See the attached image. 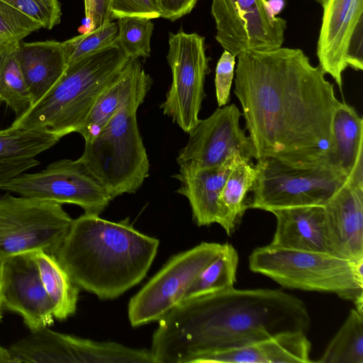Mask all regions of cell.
Wrapping results in <instances>:
<instances>
[{
    "mask_svg": "<svg viewBox=\"0 0 363 363\" xmlns=\"http://www.w3.org/2000/svg\"><path fill=\"white\" fill-rule=\"evenodd\" d=\"M2 303H1V262H0V320L2 318Z\"/></svg>",
    "mask_w": 363,
    "mask_h": 363,
    "instance_id": "cell-42",
    "label": "cell"
},
{
    "mask_svg": "<svg viewBox=\"0 0 363 363\" xmlns=\"http://www.w3.org/2000/svg\"><path fill=\"white\" fill-rule=\"evenodd\" d=\"M223 244L201 242L172 257L128 303V319L137 327L159 320L180 303L201 272L220 253Z\"/></svg>",
    "mask_w": 363,
    "mask_h": 363,
    "instance_id": "cell-9",
    "label": "cell"
},
{
    "mask_svg": "<svg viewBox=\"0 0 363 363\" xmlns=\"http://www.w3.org/2000/svg\"><path fill=\"white\" fill-rule=\"evenodd\" d=\"M252 160L242 157L230 171L218 201L217 223L228 235H233L241 223L247 208V194L256 179Z\"/></svg>",
    "mask_w": 363,
    "mask_h": 363,
    "instance_id": "cell-24",
    "label": "cell"
},
{
    "mask_svg": "<svg viewBox=\"0 0 363 363\" xmlns=\"http://www.w3.org/2000/svg\"><path fill=\"white\" fill-rule=\"evenodd\" d=\"M242 116L233 104L218 107L209 117L200 119L179 152L177 162L179 167H216L235 154L256 160L252 143L240 125Z\"/></svg>",
    "mask_w": 363,
    "mask_h": 363,
    "instance_id": "cell-15",
    "label": "cell"
},
{
    "mask_svg": "<svg viewBox=\"0 0 363 363\" xmlns=\"http://www.w3.org/2000/svg\"><path fill=\"white\" fill-rule=\"evenodd\" d=\"M72 222L61 203L9 194L0 196V262L37 250L56 255Z\"/></svg>",
    "mask_w": 363,
    "mask_h": 363,
    "instance_id": "cell-8",
    "label": "cell"
},
{
    "mask_svg": "<svg viewBox=\"0 0 363 363\" xmlns=\"http://www.w3.org/2000/svg\"><path fill=\"white\" fill-rule=\"evenodd\" d=\"M84 2L85 16L90 23L92 18L94 0H84Z\"/></svg>",
    "mask_w": 363,
    "mask_h": 363,
    "instance_id": "cell-41",
    "label": "cell"
},
{
    "mask_svg": "<svg viewBox=\"0 0 363 363\" xmlns=\"http://www.w3.org/2000/svg\"><path fill=\"white\" fill-rule=\"evenodd\" d=\"M211 15L217 42L235 57L284 43L286 21L272 14L267 0H212Z\"/></svg>",
    "mask_w": 363,
    "mask_h": 363,
    "instance_id": "cell-13",
    "label": "cell"
},
{
    "mask_svg": "<svg viewBox=\"0 0 363 363\" xmlns=\"http://www.w3.org/2000/svg\"><path fill=\"white\" fill-rule=\"evenodd\" d=\"M39 164L35 158L0 162V187L9 179Z\"/></svg>",
    "mask_w": 363,
    "mask_h": 363,
    "instance_id": "cell-37",
    "label": "cell"
},
{
    "mask_svg": "<svg viewBox=\"0 0 363 363\" xmlns=\"http://www.w3.org/2000/svg\"><path fill=\"white\" fill-rule=\"evenodd\" d=\"M267 4L272 14L277 16L284 9L285 0H267Z\"/></svg>",
    "mask_w": 363,
    "mask_h": 363,
    "instance_id": "cell-39",
    "label": "cell"
},
{
    "mask_svg": "<svg viewBox=\"0 0 363 363\" xmlns=\"http://www.w3.org/2000/svg\"><path fill=\"white\" fill-rule=\"evenodd\" d=\"M150 352L155 363H192L213 350L310 328L305 303L281 289L233 287L182 301L161 319Z\"/></svg>",
    "mask_w": 363,
    "mask_h": 363,
    "instance_id": "cell-2",
    "label": "cell"
},
{
    "mask_svg": "<svg viewBox=\"0 0 363 363\" xmlns=\"http://www.w3.org/2000/svg\"><path fill=\"white\" fill-rule=\"evenodd\" d=\"M0 262L2 307L20 315L30 331L52 325L55 319L52 306L34 252L13 255Z\"/></svg>",
    "mask_w": 363,
    "mask_h": 363,
    "instance_id": "cell-16",
    "label": "cell"
},
{
    "mask_svg": "<svg viewBox=\"0 0 363 363\" xmlns=\"http://www.w3.org/2000/svg\"><path fill=\"white\" fill-rule=\"evenodd\" d=\"M15 363H154L150 350L53 331H30L9 348Z\"/></svg>",
    "mask_w": 363,
    "mask_h": 363,
    "instance_id": "cell-11",
    "label": "cell"
},
{
    "mask_svg": "<svg viewBox=\"0 0 363 363\" xmlns=\"http://www.w3.org/2000/svg\"><path fill=\"white\" fill-rule=\"evenodd\" d=\"M242 157L235 154L222 164L212 167L180 166L173 175L180 183L177 191L188 199L198 226L217 223L222 189L230 171Z\"/></svg>",
    "mask_w": 363,
    "mask_h": 363,
    "instance_id": "cell-20",
    "label": "cell"
},
{
    "mask_svg": "<svg viewBox=\"0 0 363 363\" xmlns=\"http://www.w3.org/2000/svg\"><path fill=\"white\" fill-rule=\"evenodd\" d=\"M311 343L303 331H287L247 345L217 350L192 363H308Z\"/></svg>",
    "mask_w": 363,
    "mask_h": 363,
    "instance_id": "cell-18",
    "label": "cell"
},
{
    "mask_svg": "<svg viewBox=\"0 0 363 363\" xmlns=\"http://www.w3.org/2000/svg\"><path fill=\"white\" fill-rule=\"evenodd\" d=\"M152 79L139 59H130L116 79L97 99L77 133L87 141L121 109L130 106H140L150 89Z\"/></svg>",
    "mask_w": 363,
    "mask_h": 363,
    "instance_id": "cell-19",
    "label": "cell"
},
{
    "mask_svg": "<svg viewBox=\"0 0 363 363\" xmlns=\"http://www.w3.org/2000/svg\"><path fill=\"white\" fill-rule=\"evenodd\" d=\"M249 208L272 210L324 206L347 177L333 165L297 167L274 158L257 160Z\"/></svg>",
    "mask_w": 363,
    "mask_h": 363,
    "instance_id": "cell-7",
    "label": "cell"
},
{
    "mask_svg": "<svg viewBox=\"0 0 363 363\" xmlns=\"http://www.w3.org/2000/svg\"><path fill=\"white\" fill-rule=\"evenodd\" d=\"M40 276L52 306L54 318L63 320L77 310L80 289L72 281L55 255L34 252Z\"/></svg>",
    "mask_w": 363,
    "mask_h": 363,
    "instance_id": "cell-25",
    "label": "cell"
},
{
    "mask_svg": "<svg viewBox=\"0 0 363 363\" xmlns=\"http://www.w3.org/2000/svg\"><path fill=\"white\" fill-rule=\"evenodd\" d=\"M117 22L109 21L93 30L64 41L67 67L84 57L118 46Z\"/></svg>",
    "mask_w": 363,
    "mask_h": 363,
    "instance_id": "cell-30",
    "label": "cell"
},
{
    "mask_svg": "<svg viewBox=\"0 0 363 363\" xmlns=\"http://www.w3.org/2000/svg\"><path fill=\"white\" fill-rule=\"evenodd\" d=\"M128 106L117 112L91 139L78 159L111 197L135 193L149 176L150 163L136 112Z\"/></svg>",
    "mask_w": 363,
    "mask_h": 363,
    "instance_id": "cell-6",
    "label": "cell"
},
{
    "mask_svg": "<svg viewBox=\"0 0 363 363\" xmlns=\"http://www.w3.org/2000/svg\"><path fill=\"white\" fill-rule=\"evenodd\" d=\"M235 65V56L224 50L217 62L215 75L216 96L219 107L227 105L230 101Z\"/></svg>",
    "mask_w": 363,
    "mask_h": 363,
    "instance_id": "cell-35",
    "label": "cell"
},
{
    "mask_svg": "<svg viewBox=\"0 0 363 363\" xmlns=\"http://www.w3.org/2000/svg\"><path fill=\"white\" fill-rule=\"evenodd\" d=\"M41 28L39 23L0 0V48L20 42Z\"/></svg>",
    "mask_w": 363,
    "mask_h": 363,
    "instance_id": "cell-32",
    "label": "cell"
},
{
    "mask_svg": "<svg viewBox=\"0 0 363 363\" xmlns=\"http://www.w3.org/2000/svg\"><path fill=\"white\" fill-rule=\"evenodd\" d=\"M167 62L172 80L164 101L163 113L189 133L200 120L199 113L206 96L204 82L209 72L205 39L180 30L170 33Z\"/></svg>",
    "mask_w": 363,
    "mask_h": 363,
    "instance_id": "cell-10",
    "label": "cell"
},
{
    "mask_svg": "<svg viewBox=\"0 0 363 363\" xmlns=\"http://www.w3.org/2000/svg\"><path fill=\"white\" fill-rule=\"evenodd\" d=\"M16 56L33 105L55 86L67 69L64 42L21 40L18 43Z\"/></svg>",
    "mask_w": 363,
    "mask_h": 363,
    "instance_id": "cell-22",
    "label": "cell"
},
{
    "mask_svg": "<svg viewBox=\"0 0 363 363\" xmlns=\"http://www.w3.org/2000/svg\"><path fill=\"white\" fill-rule=\"evenodd\" d=\"M33 20L43 28L51 30L61 21L62 10L59 0H2Z\"/></svg>",
    "mask_w": 363,
    "mask_h": 363,
    "instance_id": "cell-33",
    "label": "cell"
},
{
    "mask_svg": "<svg viewBox=\"0 0 363 363\" xmlns=\"http://www.w3.org/2000/svg\"><path fill=\"white\" fill-rule=\"evenodd\" d=\"M161 18L174 21L189 13L198 0H159Z\"/></svg>",
    "mask_w": 363,
    "mask_h": 363,
    "instance_id": "cell-36",
    "label": "cell"
},
{
    "mask_svg": "<svg viewBox=\"0 0 363 363\" xmlns=\"http://www.w3.org/2000/svg\"><path fill=\"white\" fill-rule=\"evenodd\" d=\"M238 263L236 249L230 243H223L219 255L201 272L183 300L234 286Z\"/></svg>",
    "mask_w": 363,
    "mask_h": 363,
    "instance_id": "cell-29",
    "label": "cell"
},
{
    "mask_svg": "<svg viewBox=\"0 0 363 363\" xmlns=\"http://www.w3.org/2000/svg\"><path fill=\"white\" fill-rule=\"evenodd\" d=\"M250 269L284 288L335 294L352 301L363 315V259L354 262L330 253L280 249L269 245L255 248Z\"/></svg>",
    "mask_w": 363,
    "mask_h": 363,
    "instance_id": "cell-5",
    "label": "cell"
},
{
    "mask_svg": "<svg viewBox=\"0 0 363 363\" xmlns=\"http://www.w3.org/2000/svg\"><path fill=\"white\" fill-rule=\"evenodd\" d=\"M19 42L0 48V105L4 103L18 118L33 106L16 52Z\"/></svg>",
    "mask_w": 363,
    "mask_h": 363,
    "instance_id": "cell-26",
    "label": "cell"
},
{
    "mask_svg": "<svg viewBox=\"0 0 363 363\" xmlns=\"http://www.w3.org/2000/svg\"><path fill=\"white\" fill-rule=\"evenodd\" d=\"M0 363H15L9 349L0 346Z\"/></svg>",
    "mask_w": 363,
    "mask_h": 363,
    "instance_id": "cell-40",
    "label": "cell"
},
{
    "mask_svg": "<svg viewBox=\"0 0 363 363\" xmlns=\"http://www.w3.org/2000/svg\"><path fill=\"white\" fill-rule=\"evenodd\" d=\"M332 141L338 169L348 180L363 183V118L345 102H340L335 111Z\"/></svg>",
    "mask_w": 363,
    "mask_h": 363,
    "instance_id": "cell-23",
    "label": "cell"
},
{
    "mask_svg": "<svg viewBox=\"0 0 363 363\" xmlns=\"http://www.w3.org/2000/svg\"><path fill=\"white\" fill-rule=\"evenodd\" d=\"M276 230L270 246L291 250L330 253L323 206L274 209ZM331 254V253H330Z\"/></svg>",
    "mask_w": 363,
    "mask_h": 363,
    "instance_id": "cell-21",
    "label": "cell"
},
{
    "mask_svg": "<svg viewBox=\"0 0 363 363\" xmlns=\"http://www.w3.org/2000/svg\"><path fill=\"white\" fill-rule=\"evenodd\" d=\"M110 1L111 0H94L92 18L90 21L89 30L111 21L109 16Z\"/></svg>",
    "mask_w": 363,
    "mask_h": 363,
    "instance_id": "cell-38",
    "label": "cell"
},
{
    "mask_svg": "<svg viewBox=\"0 0 363 363\" xmlns=\"http://www.w3.org/2000/svg\"><path fill=\"white\" fill-rule=\"evenodd\" d=\"M0 190L20 196L80 206L84 213L99 216L113 200L79 160L62 159L35 173H21Z\"/></svg>",
    "mask_w": 363,
    "mask_h": 363,
    "instance_id": "cell-12",
    "label": "cell"
},
{
    "mask_svg": "<svg viewBox=\"0 0 363 363\" xmlns=\"http://www.w3.org/2000/svg\"><path fill=\"white\" fill-rule=\"evenodd\" d=\"M118 46L91 55L67 67L55 86L11 127L48 130L62 138L77 132L104 89L128 63Z\"/></svg>",
    "mask_w": 363,
    "mask_h": 363,
    "instance_id": "cell-4",
    "label": "cell"
},
{
    "mask_svg": "<svg viewBox=\"0 0 363 363\" xmlns=\"http://www.w3.org/2000/svg\"><path fill=\"white\" fill-rule=\"evenodd\" d=\"M322 6L319 65L342 92L345 69H363V0H325Z\"/></svg>",
    "mask_w": 363,
    "mask_h": 363,
    "instance_id": "cell-14",
    "label": "cell"
},
{
    "mask_svg": "<svg viewBox=\"0 0 363 363\" xmlns=\"http://www.w3.org/2000/svg\"><path fill=\"white\" fill-rule=\"evenodd\" d=\"M159 242L128 218L113 222L84 213L72 220L56 257L80 289L112 299L143 280Z\"/></svg>",
    "mask_w": 363,
    "mask_h": 363,
    "instance_id": "cell-3",
    "label": "cell"
},
{
    "mask_svg": "<svg viewBox=\"0 0 363 363\" xmlns=\"http://www.w3.org/2000/svg\"><path fill=\"white\" fill-rule=\"evenodd\" d=\"M237 57L234 94L256 160L338 169L332 121L340 101L320 66L298 48L250 50Z\"/></svg>",
    "mask_w": 363,
    "mask_h": 363,
    "instance_id": "cell-1",
    "label": "cell"
},
{
    "mask_svg": "<svg viewBox=\"0 0 363 363\" xmlns=\"http://www.w3.org/2000/svg\"><path fill=\"white\" fill-rule=\"evenodd\" d=\"M323 207L330 253L354 262L363 259V184L347 180Z\"/></svg>",
    "mask_w": 363,
    "mask_h": 363,
    "instance_id": "cell-17",
    "label": "cell"
},
{
    "mask_svg": "<svg viewBox=\"0 0 363 363\" xmlns=\"http://www.w3.org/2000/svg\"><path fill=\"white\" fill-rule=\"evenodd\" d=\"M118 46L130 59L150 57L154 24L152 19L143 17H123L117 19Z\"/></svg>",
    "mask_w": 363,
    "mask_h": 363,
    "instance_id": "cell-31",
    "label": "cell"
},
{
    "mask_svg": "<svg viewBox=\"0 0 363 363\" xmlns=\"http://www.w3.org/2000/svg\"><path fill=\"white\" fill-rule=\"evenodd\" d=\"M315 1L318 2L320 4H321L322 6L323 5V4L325 3V0H315Z\"/></svg>",
    "mask_w": 363,
    "mask_h": 363,
    "instance_id": "cell-43",
    "label": "cell"
},
{
    "mask_svg": "<svg viewBox=\"0 0 363 363\" xmlns=\"http://www.w3.org/2000/svg\"><path fill=\"white\" fill-rule=\"evenodd\" d=\"M320 363H363V315L354 308L326 347Z\"/></svg>",
    "mask_w": 363,
    "mask_h": 363,
    "instance_id": "cell-28",
    "label": "cell"
},
{
    "mask_svg": "<svg viewBox=\"0 0 363 363\" xmlns=\"http://www.w3.org/2000/svg\"><path fill=\"white\" fill-rule=\"evenodd\" d=\"M61 138L48 130H0V162L35 158L53 147Z\"/></svg>",
    "mask_w": 363,
    "mask_h": 363,
    "instance_id": "cell-27",
    "label": "cell"
},
{
    "mask_svg": "<svg viewBox=\"0 0 363 363\" xmlns=\"http://www.w3.org/2000/svg\"><path fill=\"white\" fill-rule=\"evenodd\" d=\"M159 0H111L109 16L112 21L123 17L161 18Z\"/></svg>",
    "mask_w": 363,
    "mask_h": 363,
    "instance_id": "cell-34",
    "label": "cell"
}]
</instances>
